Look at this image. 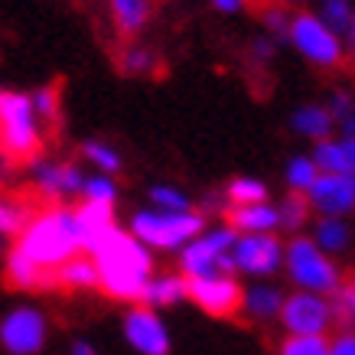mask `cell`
<instances>
[{
	"instance_id": "1",
	"label": "cell",
	"mask_w": 355,
	"mask_h": 355,
	"mask_svg": "<svg viewBox=\"0 0 355 355\" xmlns=\"http://www.w3.org/2000/svg\"><path fill=\"white\" fill-rule=\"evenodd\" d=\"M95 261L98 270V291L121 303H140V293L147 287L153 274V251L144 248L137 238L114 225L105 238H98L95 245L85 251Z\"/></svg>"
},
{
	"instance_id": "2",
	"label": "cell",
	"mask_w": 355,
	"mask_h": 355,
	"mask_svg": "<svg viewBox=\"0 0 355 355\" xmlns=\"http://www.w3.org/2000/svg\"><path fill=\"white\" fill-rule=\"evenodd\" d=\"M17 248L46 270L62 268L69 258L85 251V238H82V228H78L76 209L72 205H53L40 216H30L26 225L20 228Z\"/></svg>"
},
{
	"instance_id": "3",
	"label": "cell",
	"mask_w": 355,
	"mask_h": 355,
	"mask_svg": "<svg viewBox=\"0 0 355 355\" xmlns=\"http://www.w3.org/2000/svg\"><path fill=\"white\" fill-rule=\"evenodd\" d=\"M43 153L40 121L33 114L30 95L0 88V157L7 163H33Z\"/></svg>"
},
{
	"instance_id": "4",
	"label": "cell",
	"mask_w": 355,
	"mask_h": 355,
	"mask_svg": "<svg viewBox=\"0 0 355 355\" xmlns=\"http://www.w3.org/2000/svg\"><path fill=\"white\" fill-rule=\"evenodd\" d=\"M209 218L199 209L186 212H160V209H140L130 218V235L150 251H180L186 241H193L205 232Z\"/></svg>"
},
{
	"instance_id": "5",
	"label": "cell",
	"mask_w": 355,
	"mask_h": 355,
	"mask_svg": "<svg viewBox=\"0 0 355 355\" xmlns=\"http://www.w3.org/2000/svg\"><path fill=\"white\" fill-rule=\"evenodd\" d=\"M280 270L291 277V284L297 291L320 293V297H329L345 280L336 258L323 254L310 241V235H291V241L284 245V268Z\"/></svg>"
},
{
	"instance_id": "6",
	"label": "cell",
	"mask_w": 355,
	"mask_h": 355,
	"mask_svg": "<svg viewBox=\"0 0 355 355\" xmlns=\"http://www.w3.org/2000/svg\"><path fill=\"white\" fill-rule=\"evenodd\" d=\"M238 232L225 222L216 228H205L199 238L180 248V274L183 277H216V274H235L232 268V245Z\"/></svg>"
},
{
	"instance_id": "7",
	"label": "cell",
	"mask_w": 355,
	"mask_h": 355,
	"mask_svg": "<svg viewBox=\"0 0 355 355\" xmlns=\"http://www.w3.org/2000/svg\"><path fill=\"white\" fill-rule=\"evenodd\" d=\"M287 43L316 69H343L345 65V46L343 40L329 33L323 23L316 20V13L310 10H297L291 13V26H287Z\"/></svg>"
},
{
	"instance_id": "8",
	"label": "cell",
	"mask_w": 355,
	"mask_h": 355,
	"mask_svg": "<svg viewBox=\"0 0 355 355\" xmlns=\"http://www.w3.org/2000/svg\"><path fill=\"white\" fill-rule=\"evenodd\" d=\"M277 323L284 329V336H329L336 329L329 300L306 291L284 293Z\"/></svg>"
},
{
	"instance_id": "9",
	"label": "cell",
	"mask_w": 355,
	"mask_h": 355,
	"mask_svg": "<svg viewBox=\"0 0 355 355\" xmlns=\"http://www.w3.org/2000/svg\"><path fill=\"white\" fill-rule=\"evenodd\" d=\"M49 339V320L40 306H13L0 316V349L7 355H40Z\"/></svg>"
},
{
	"instance_id": "10",
	"label": "cell",
	"mask_w": 355,
	"mask_h": 355,
	"mask_svg": "<svg viewBox=\"0 0 355 355\" xmlns=\"http://www.w3.org/2000/svg\"><path fill=\"white\" fill-rule=\"evenodd\" d=\"M232 268L235 274L254 280H270L284 268V241L277 232L268 235H238L232 245Z\"/></svg>"
},
{
	"instance_id": "11",
	"label": "cell",
	"mask_w": 355,
	"mask_h": 355,
	"mask_svg": "<svg viewBox=\"0 0 355 355\" xmlns=\"http://www.w3.org/2000/svg\"><path fill=\"white\" fill-rule=\"evenodd\" d=\"M186 300L216 320H232L241 310V284L235 274H216V277H186Z\"/></svg>"
},
{
	"instance_id": "12",
	"label": "cell",
	"mask_w": 355,
	"mask_h": 355,
	"mask_svg": "<svg viewBox=\"0 0 355 355\" xmlns=\"http://www.w3.org/2000/svg\"><path fill=\"white\" fill-rule=\"evenodd\" d=\"M124 339L137 355H170L173 339L163 316L144 303H134L124 316Z\"/></svg>"
},
{
	"instance_id": "13",
	"label": "cell",
	"mask_w": 355,
	"mask_h": 355,
	"mask_svg": "<svg viewBox=\"0 0 355 355\" xmlns=\"http://www.w3.org/2000/svg\"><path fill=\"white\" fill-rule=\"evenodd\" d=\"M306 205L316 216L345 218L355 209V176H333V173H320L316 183L306 189Z\"/></svg>"
},
{
	"instance_id": "14",
	"label": "cell",
	"mask_w": 355,
	"mask_h": 355,
	"mask_svg": "<svg viewBox=\"0 0 355 355\" xmlns=\"http://www.w3.org/2000/svg\"><path fill=\"white\" fill-rule=\"evenodd\" d=\"M33 183L36 189L46 196V199H69V196L82 193V183H85V173L78 163H59V160H33Z\"/></svg>"
},
{
	"instance_id": "15",
	"label": "cell",
	"mask_w": 355,
	"mask_h": 355,
	"mask_svg": "<svg viewBox=\"0 0 355 355\" xmlns=\"http://www.w3.org/2000/svg\"><path fill=\"white\" fill-rule=\"evenodd\" d=\"M284 303V291H280L274 280H254L241 287V316L251 323H274Z\"/></svg>"
},
{
	"instance_id": "16",
	"label": "cell",
	"mask_w": 355,
	"mask_h": 355,
	"mask_svg": "<svg viewBox=\"0 0 355 355\" xmlns=\"http://www.w3.org/2000/svg\"><path fill=\"white\" fill-rule=\"evenodd\" d=\"M225 225L235 228L238 235H268L277 232V209L270 202L254 205H225Z\"/></svg>"
},
{
	"instance_id": "17",
	"label": "cell",
	"mask_w": 355,
	"mask_h": 355,
	"mask_svg": "<svg viewBox=\"0 0 355 355\" xmlns=\"http://www.w3.org/2000/svg\"><path fill=\"white\" fill-rule=\"evenodd\" d=\"M310 160L316 163L320 173H333V176H355V140L343 137V140H316Z\"/></svg>"
},
{
	"instance_id": "18",
	"label": "cell",
	"mask_w": 355,
	"mask_h": 355,
	"mask_svg": "<svg viewBox=\"0 0 355 355\" xmlns=\"http://www.w3.org/2000/svg\"><path fill=\"white\" fill-rule=\"evenodd\" d=\"M7 284L17 291H49L55 287V270L40 268L36 261H30L20 248H10L7 254Z\"/></svg>"
},
{
	"instance_id": "19",
	"label": "cell",
	"mask_w": 355,
	"mask_h": 355,
	"mask_svg": "<svg viewBox=\"0 0 355 355\" xmlns=\"http://www.w3.org/2000/svg\"><path fill=\"white\" fill-rule=\"evenodd\" d=\"M186 300V277L183 274H150L147 287L140 293V303L150 310H170Z\"/></svg>"
},
{
	"instance_id": "20",
	"label": "cell",
	"mask_w": 355,
	"mask_h": 355,
	"mask_svg": "<svg viewBox=\"0 0 355 355\" xmlns=\"http://www.w3.org/2000/svg\"><path fill=\"white\" fill-rule=\"evenodd\" d=\"M310 241L320 248L323 254H329V258H339V254H345V251H349V245H352V225H349L345 218L320 216L316 222H313Z\"/></svg>"
},
{
	"instance_id": "21",
	"label": "cell",
	"mask_w": 355,
	"mask_h": 355,
	"mask_svg": "<svg viewBox=\"0 0 355 355\" xmlns=\"http://www.w3.org/2000/svg\"><path fill=\"white\" fill-rule=\"evenodd\" d=\"M78 218V228H82V238H85V251L95 245L98 238H105L111 228L118 225L114 218V205H101V202H78L72 205Z\"/></svg>"
},
{
	"instance_id": "22",
	"label": "cell",
	"mask_w": 355,
	"mask_h": 355,
	"mask_svg": "<svg viewBox=\"0 0 355 355\" xmlns=\"http://www.w3.org/2000/svg\"><path fill=\"white\" fill-rule=\"evenodd\" d=\"M291 128H293V134H300V137H306V140H313V144H316V140L333 137L336 121L329 118L326 105H303V108L293 111Z\"/></svg>"
},
{
	"instance_id": "23",
	"label": "cell",
	"mask_w": 355,
	"mask_h": 355,
	"mask_svg": "<svg viewBox=\"0 0 355 355\" xmlns=\"http://www.w3.org/2000/svg\"><path fill=\"white\" fill-rule=\"evenodd\" d=\"M316 20L323 23L329 33H336L339 40L352 46L355 40V10H352V0H320V13Z\"/></svg>"
},
{
	"instance_id": "24",
	"label": "cell",
	"mask_w": 355,
	"mask_h": 355,
	"mask_svg": "<svg viewBox=\"0 0 355 355\" xmlns=\"http://www.w3.org/2000/svg\"><path fill=\"white\" fill-rule=\"evenodd\" d=\"M55 287H65V291H92V287H98L95 261L88 258L85 251L69 258L62 268H55Z\"/></svg>"
},
{
	"instance_id": "25",
	"label": "cell",
	"mask_w": 355,
	"mask_h": 355,
	"mask_svg": "<svg viewBox=\"0 0 355 355\" xmlns=\"http://www.w3.org/2000/svg\"><path fill=\"white\" fill-rule=\"evenodd\" d=\"M274 209H277V232H291V235H300L313 216L303 193H287Z\"/></svg>"
},
{
	"instance_id": "26",
	"label": "cell",
	"mask_w": 355,
	"mask_h": 355,
	"mask_svg": "<svg viewBox=\"0 0 355 355\" xmlns=\"http://www.w3.org/2000/svg\"><path fill=\"white\" fill-rule=\"evenodd\" d=\"M111 17L124 36H137L150 20V0H111Z\"/></svg>"
},
{
	"instance_id": "27",
	"label": "cell",
	"mask_w": 355,
	"mask_h": 355,
	"mask_svg": "<svg viewBox=\"0 0 355 355\" xmlns=\"http://www.w3.org/2000/svg\"><path fill=\"white\" fill-rule=\"evenodd\" d=\"M62 85L59 82H49V85L36 88L30 95V105H33V114H36V121H43V124H49V128H55L59 124V118H62Z\"/></svg>"
},
{
	"instance_id": "28",
	"label": "cell",
	"mask_w": 355,
	"mask_h": 355,
	"mask_svg": "<svg viewBox=\"0 0 355 355\" xmlns=\"http://www.w3.org/2000/svg\"><path fill=\"white\" fill-rule=\"evenodd\" d=\"M225 205H254V202H268V186L254 180V176H235L225 186Z\"/></svg>"
},
{
	"instance_id": "29",
	"label": "cell",
	"mask_w": 355,
	"mask_h": 355,
	"mask_svg": "<svg viewBox=\"0 0 355 355\" xmlns=\"http://www.w3.org/2000/svg\"><path fill=\"white\" fill-rule=\"evenodd\" d=\"M82 157H85L98 173H105V176H114V173H121V166H124L121 153L114 150L111 144H105V140H85V144H82Z\"/></svg>"
},
{
	"instance_id": "30",
	"label": "cell",
	"mask_w": 355,
	"mask_h": 355,
	"mask_svg": "<svg viewBox=\"0 0 355 355\" xmlns=\"http://www.w3.org/2000/svg\"><path fill=\"white\" fill-rule=\"evenodd\" d=\"M326 300H329V310H333V323L339 326V329H352V323H355V287H352V280H343Z\"/></svg>"
},
{
	"instance_id": "31",
	"label": "cell",
	"mask_w": 355,
	"mask_h": 355,
	"mask_svg": "<svg viewBox=\"0 0 355 355\" xmlns=\"http://www.w3.org/2000/svg\"><path fill=\"white\" fill-rule=\"evenodd\" d=\"M82 202H101V205H114L118 202V183L114 176H105V173H95V176H85L82 183Z\"/></svg>"
},
{
	"instance_id": "32",
	"label": "cell",
	"mask_w": 355,
	"mask_h": 355,
	"mask_svg": "<svg viewBox=\"0 0 355 355\" xmlns=\"http://www.w3.org/2000/svg\"><path fill=\"white\" fill-rule=\"evenodd\" d=\"M277 355H329V336H284Z\"/></svg>"
},
{
	"instance_id": "33",
	"label": "cell",
	"mask_w": 355,
	"mask_h": 355,
	"mask_svg": "<svg viewBox=\"0 0 355 355\" xmlns=\"http://www.w3.org/2000/svg\"><path fill=\"white\" fill-rule=\"evenodd\" d=\"M287 186H291V193H306L313 183H316V176H320V170H316V163L310 160V157H291V163H287Z\"/></svg>"
},
{
	"instance_id": "34",
	"label": "cell",
	"mask_w": 355,
	"mask_h": 355,
	"mask_svg": "<svg viewBox=\"0 0 355 355\" xmlns=\"http://www.w3.org/2000/svg\"><path fill=\"white\" fill-rule=\"evenodd\" d=\"M150 202L153 209H160V212H186V209H193L189 202V196L183 189H176V186H153L150 189Z\"/></svg>"
},
{
	"instance_id": "35",
	"label": "cell",
	"mask_w": 355,
	"mask_h": 355,
	"mask_svg": "<svg viewBox=\"0 0 355 355\" xmlns=\"http://www.w3.org/2000/svg\"><path fill=\"white\" fill-rule=\"evenodd\" d=\"M291 13L284 3H268L264 10H261V20H264V26H268L270 33V43H287V26H291Z\"/></svg>"
},
{
	"instance_id": "36",
	"label": "cell",
	"mask_w": 355,
	"mask_h": 355,
	"mask_svg": "<svg viewBox=\"0 0 355 355\" xmlns=\"http://www.w3.org/2000/svg\"><path fill=\"white\" fill-rule=\"evenodd\" d=\"M121 65H124V72H130V76H150L153 69H157V55L150 49H144V46H130L128 53L121 55Z\"/></svg>"
},
{
	"instance_id": "37",
	"label": "cell",
	"mask_w": 355,
	"mask_h": 355,
	"mask_svg": "<svg viewBox=\"0 0 355 355\" xmlns=\"http://www.w3.org/2000/svg\"><path fill=\"white\" fill-rule=\"evenodd\" d=\"M26 218H30V212H26L23 205L0 199V238L3 235H20V228L26 225Z\"/></svg>"
},
{
	"instance_id": "38",
	"label": "cell",
	"mask_w": 355,
	"mask_h": 355,
	"mask_svg": "<svg viewBox=\"0 0 355 355\" xmlns=\"http://www.w3.org/2000/svg\"><path fill=\"white\" fill-rule=\"evenodd\" d=\"M251 49H254V55H258V59H270V55H274V49H277V46L270 43L268 36H261V40H254V43H251Z\"/></svg>"
},
{
	"instance_id": "39",
	"label": "cell",
	"mask_w": 355,
	"mask_h": 355,
	"mask_svg": "<svg viewBox=\"0 0 355 355\" xmlns=\"http://www.w3.org/2000/svg\"><path fill=\"white\" fill-rule=\"evenodd\" d=\"M209 3H212L218 13H238L248 3V0H209Z\"/></svg>"
},
{
	"instance_id": "40",
	"label": "cell",
	"mask_w": 355,
	"mask_h": 355,
	"mask_svg": "<svg viewBox=\"0 0 355 355\" xmlns=\"http://www.w3.org/2000/svg\"><path fill=\"white\" fill-rule=\"evenodd\" d=\"M69 355H98V349L92 343H85V339H76L72 349H69Z\"/></svg>"
},
{
	"instance_id": "41",
	"label": "cell",
	"mask_w": 355,
	"mask_h": 355,
	"mask_svg": "<svg viewBox=\"0 0 355 355\" xmlns=\"http://www.w3.org/2000/svg\"><path fill=\"white\" fill-rule=\"evenodd\" d=\"M0 248H3V241H0Z\"/></svg>"
}]
</instances>
